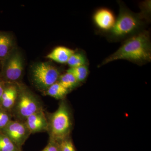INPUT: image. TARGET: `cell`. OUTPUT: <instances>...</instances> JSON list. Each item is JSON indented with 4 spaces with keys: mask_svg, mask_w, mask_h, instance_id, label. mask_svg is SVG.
Instances as JSON below:
<instances>
[{
    "mask_svg": "<svg viewBox=\"0 0 151 151\" xmlns=\"http://www.w3.org/2000/svg\"><path fill=\"white\" fill-rule=\"evenodd\" d=\"M25 120V124L30 134L48 129V122L42 110L29 116Z\"/></svg>",
    "mask_w": 151,
    "mask_h": 151,
    "instance_id": "9",
    "label": "cell"
},
{
    "mask_svg": "<svg viewBox=\"0 0 151 151\" xmlns=\"http://www.w3.org/2000/svg\"><path fill=\"white\" fill-rule=\"evenodd\" d=\"M18 92L15 86L11 85L5 88L1 104L4 108L10 109L13 107L17 99Z\"/></svg>",
    "mask_w": 151,
    "mask_h": 151,
    "instance_id": "11",
    "label": "cell"
},
{
    "mask_svg": "<svg viewBox=\"0 0 151 151\" xmlns=\"http://www.w3.org/2000/svg\"><path fill=\"white\" fill-rule=\"evenodd\" d=\"M16 103L17 114L22 119H26L29 116L42 110L40 103L36 99L30 94L25 92L19 95L18 100Z\"/></svg>",
    "mask_w": 151,
    "mask_h": 151,
    "instance_id": "6",
    "label": "cell"
},
{
    "mask_svg": "<svg viewBox=\"0 0 151 151\" xmlns=\"http://www.w3.org/2000/svg\"><path fill=\"white\" fill-rule=\"evenodd\" d=\"M75 52L65 47L58 46L47 55V58L58 63H67L69 58Z\"/></svg>",
    "mask_w": 151,
    "mask_h": 151,
    "instance_id": "10",
    "label": "cell"
},
{
    "mask_svg": "<svg viewBox=\"0 0 151 151\" xmlns=\"http://www.w3.org/2000/svg\"><path fill=\"white\" fill-rule=\"evenodd\" d=\"M70 68L89 65V61L85 52L78 51L73 53L67 63Z\"/></svg>",
    "mask_w": 151,
    "mask_h": 151,
    "instance_id": "14",
    "label": "cell"
},
{
    "mask_svg": "<svg viewBox=\"0 0 151 151\" xmlns=\"http://www.w3.org/2000/svg\"><path fill=\"white\" fill-rule=\"evenodd\" d=\"M2 130L3 134L20 149L30 134L25 123L17 121H11Z\"/></svg>",
    "mask_w": 151,
    "mask_h": 151,
    "instance_id": "5",
    "label": "cell"
},
{
    "mask_svg": "<svg viewBox=\"0 0 151 151\" xmlns=\"http://www.w3.org/2000/svg\"><path fill=\"white\" fill-rule=\"evenodd\" d=\"M60 75L59 69L47 63H38L33 68L34 80L37 85L42 89H47L58 81Z\"/></svg>",
    "mask_w": 151,
    "mask_h": 151,
    "instance_id": "4",
    "label": "cell"
},
{
    "mask_svg": "<svg viewBox=\"0 0 151 151\" xmlns=\"http://www.w3.org/2000/svg\"><path fill=\"white\" fill-rule=\"evenodd\" d=\"M118 60H126L140 65L150 62L151 43L149 31L143 30L125 40L119 49L105 58L99 67Z\"/></svg>",
    "mask_w": 151,
    "mask_h": 151,
    "instance_id": "1",
    "label": "cell"
},
{
    "mask_svg": "<svg viewBox=\"0 0 151 151\" xmlns=\"http://www.w3.org/2000/svg\"><path fill=\"white\" fill-rule=\"evenodd\" d=\"M8 114L3 111H0V129H2L10 122Z\"/></svg>",
    "mask_w": 151,
    "mask_h": 151,
    "instance_id": "19",
    "label": "cell"
},
{
    "mask_svg": "<svg viewBox=\"0 0 151 151\" xmlns=\"http://www.w3.org/2000/svg\"><path fill=\"white\" fill-rule=\"evenodd\" d=\"M116 20L113 12L108 9H99L93 15V21L96 26L106 32L112 29Z\"/></svg>",
    "mask_w": 151,
    "mask_h": 151,
    "instance_id": "8",
    "label": "cell"
},
{
    "mask_svg": "<svg viewBox=\"0 0 151 151\" xmlns=\"http://www.w3.org/2000/svg\"><path fill=\"white\" fill-rule=\"evenodd\" d=\"M72 123L70 111L65 102H62L52 115L48 127L51 140L60 142L69 137Z\"/></svg>",
    "mask_w": 151,
    "mask_h": 151,
    "instance_id": "3",
    "label": "cell"
},
{
    "mask_svg": "<svg viewBox=\"0 0 151 151\" xmlns=\"http://www.w3.org/2000/svg\"><path fill=\"white\" fill-rule=\"evenodd\" d=\"M42 151H60L59 142L51 140L48 145Z\"/></svg>",
    "mask_w": 151,
    "mask_h": 151,
    "instance_id": "20",
    "label": "cell"
},
{
    "mask_svg": "<svg viewBox=\"0 0 151 151\" xmlns=\"http://www.w3.org/2000/svg\"><path fill=\"white\" fill-rule=\"evenodd\" d=\"M68 92L69 90L58 81L47 89L46 94L55 99L60 100L63 99Z\"/></svg>",
    "mask_w": 151,
    "mask_h": 151,
    "instance_id": "13",
    "label": "cell"
},
{
    "mask_svg": "<svg viewBox=\"0 0 151 151\" xmlns=\"http://www.w3.org/2000/svg\"><path fill=\"white\" fill-rule=\"evenodd\" d=\"M66 72L72 73L77 81L81 83L86 81L89 73L88 65L70 68Z\"/></svg>",
    "mask_w": 151,
    "mask_h": 151,
    "instance_id": "16",
    "label": "cell"
},
{
    "mask_svg": "<svg viewBox=\"0 0 151 151\" xmlns=\"http://www.w3.org/2000/svg\"><path fill=\"white\" fill-rule=\"evenodd\" d=\"M58 81L68 90L77 87L80 84L72 73L68 72L60 75Z\"/></svg>",
    "mask_w": 151,
    "mask_h": 151,
    "instance_id": "15",
    "label": "cell"
},
{
    "mask_svg": "<svg viewBox=\"0 0 151 151\" xmlns=\"http://www.w3.org/2000/svg\"><path fill=\"white\" fill-rule=\"evenodd\" d=\"M12 41L7 34L0 32V61H4L9 54Z\"/></svg>",
    "mask_w": 151,
    "mask_h": 151,
    "instance_id": "12",
    "label": "cell"
},
{
    "mask_svg": "<svg viewBox=\"0 0 151 151\" xmlns=\"http://www.w3.org/2000/svg\"><path fill=\"white\" fill-rule=\"evenodd\" d=\"M119 16L112 29L107 32V39L111 42L125 40L144 30L150 21V14L142 10L135 13L130 10L123 2L118 1Z\"/></svg>",
    "mask_w": 151,
    "mask_h": 151,
    "instance_id": "2",
    "label": "cell"
},
{
    "mask_svg": "<svg viewBox=\"0 0 151 151\" xmlns=\"http://www.w3.org/2000/svg\"><path fill=\"white\" fill-rule=\"evenodd\" d=\"M6 59H5L4 69L5 76L9 81L18 80L21 76L23 70V64L21 56L18 52H15L10 56H8Z\"/></svg>",
    "mask_w": 151,
    "mask_h": 151,
    "instance_id": "7",
    "label": "cell"
},
{
    "mask_svg": "<svg viewBox=\"0 0 151 151\" xmlns=\"http://www.w3.org/2000/svg\"><path fill=\"white\" fill-rule=\"evenodd\" d=\"M4 89L5 88H4L2 84H1V83H0V103H1V102L2 96L3 92H4Z\"/></svg>",
    "mask_w": 151,
    "mask_h": 151,
    "instance_id": "21",
    "label": "cell"
},
{
    "mask_svg": "<svg viewBox=\"0 0 151 151\" xmlns=\"http://www.w3.org/2000/svg\"><path fill=\"white\" fill-rule=\"evenodd\" d=\"M69 137L59 142L60 151H76L73 142Z\"/></svg>",
    "mask_w": 151,
    "mask_h": 151,
    "instance_id": "18",
    "label": "cell"
},
{
    "mask_svg": "<svg viewBox=\"0 0 151 151\" xmlns=\"http://www.w3.org/2000/svg\"><path fill=\"white\" fill-rule=\"evenodd\" d=\"M0 151H20V149L1 132L0 133Z\"/></svg>",
    "mask_w": 151,
    "mask_h": 151,
    "instance_id": "17",
    "label": "cell"
}]
</instances>
